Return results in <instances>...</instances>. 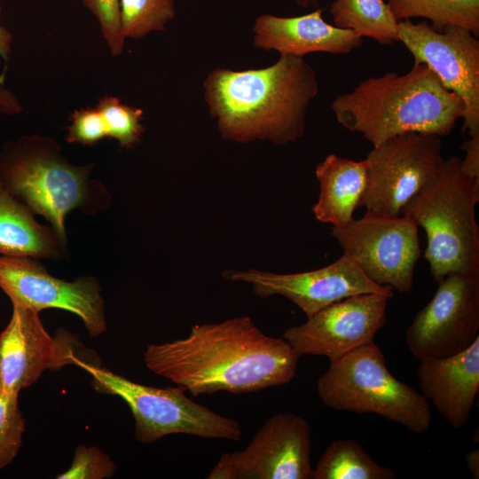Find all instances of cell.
I'll return each instance as SVG.
<instances>
[{"label":"cell","mask_w":479,"mask_h":479,"mask_svg":"<svg viewBox=\"0 0 479 479\" xmlns=\"http://www.w3.org/2000/svg\"><path fill=\"white\" fill-rule=\"evenodd\" d=\"M122 34L141 39L154 31H164L175 14V0H120Z\"/></svg>","instance_id":"24"},{"label":"cell","mask_w":479,"mask_h":479,"mask_svg":"<svg viewBox=\"0 0 479 479\" xmlns=\"http://www.w3.org/2000/svg\"><path fill=\"white\" fill-rule=\"evenodd\" d=\"M26 429L19 406V393L0 389V470L17 456Z\"/></svg>","instance_id":"26"},{"label":"cell","mask_w":479,"mask_h":479,"mask_svg":"<svg viewBox=\"0 0 479 479\" xmlns=\"http://www.w3.org/2000/svg\"><path fill=\"white\" fill-rule=\"evenodd\" d=\"M337 122L377 146L409 133L449 135L463 117L464 104L425 64L404 75L389 72L361 82L331 104Z\"/></svg>","instance_id":"3"},{"label":"cell","mask_w":479,"mask_h":479,"mask_svg":"<svg viewBox=\"0 0 479 479\" xmlns=\"http://www.w3.org/2000/svg\"><path fill=\"white\" fill-rule=\"evenodd\" d=\"M54 337L45 330L39 312L12 304V318L0 334V389L20 393L34 384L45 370H59L82 358L76 335L59 330ZM90 363V362H88Z\"/></svg>","instance_id":"15"},{"label":"cell","mask_w":479,"mask_h":479,"mask_svg":"<svg viewBox=\"0 0 479 479\" xmlns=\"http://www.w3.org/2000/svg\"><path fill=\"white\" fill-rule=\"evenodd\" d=\"M302 8L316 7L319 0H289Z\"/></svg>","instance_id":"34"},{"label":"cell","mask_w":479,"mask_h":479,"mask_svg":"<svg viewBox=\"0 0 479 479\" xmlns=\"http://www.w3.org/2000/svg\"><path fill=\"white\" fill-rule=\"evenodd\" d=\"M466 461L469 472L474 478H479V450L478 448L472 450L466 455Z\"/></svg>","instance_id":"33"},{"label":"cell","mask_w":479,"mask_h":479,"mask_svg":"<svg viewBox=\"0 0 479 479\" xmlns=\"http://www.w3.org/2000/svg\"><path fill=\"white\" fill-rule=\"evenodd\" d=\"M66 141L92 145L107 137L104 119L97 107L82 108L70 115Z\"/></svg>","instance_id":"29"},{"label":"cell","mask_w":479,"mask_h":479,"mask_svg":"<svg viewBox=\"0 0 479 479\" xmlns=\"http://www.w3.org/2000/svg\"><path fill=\"white\" fill-rule=\"evenodd\" d=\"M311 439L302 417H270L244 451L224 453L208 479H311Z\"/></svg>","instance_id":"12"},{"label":"cell","mask_w":479,"mask_h":479,"mask_svg":"<svg viewBox=\"0 0 479 479\" xmlns=\"http://www.w3.org/2000/svg\"><path fill=\"white\" fill-rule=\"evenodd\" d=\"M116 464L102 450L95 446L80 444L75 451L71 466L59 474L57 479H105L111 478Z\"/></svg>","instance_id":"27"},{"label":"cell","mask_w":479,"mask_h":479,"mask_svg":"<svg viewBox=\"0 0 479 479\" xmlns=\"http://www.w3.org/2000/svg\"><path fill=\"white\" fill-rule=\"evenodd\" d=\"M319 196L312 208L317 220L333 226L351 222L367 185V161L327 155L315 170Z\"/></svg>","instance_id":"19"},{"label":"cell","mask_w":479,"mask_h":479,"mask_svg":"<svg viewBox=\"0 0 479 479\" xmlns=\"http://www.w3.org/2000/svg\"><path fill=\"white\" fill-rule=\"evenodd\" d=\"M399 42L414 63L427 65L464 104L463 130L479 136V40L459 26L434 29L428 22L398 21Z\"/></svg>","instance_id":"11"},{"label":"cell","mask_w":479,"mask_h":479,"mask_svg":"<svg viewBox=\"0 0 479 479\" xmlns=\"http://www.w3.org/2000/svg\"><path fill=\"white\" fill-rule=\"evenodd\" d=\"M0 255L59 261L68 255L55 231L0 185Z\"/></svg>","instance_id":"20"},{"label":"cell","mask_w":479,"mask_h":479,"mask_svg":"<svg viewBox=\"0 0 479 479\" xmlns=\"http://www.w3.org/2000/svg\"><path fill=\"white\" fill-rule=\"evenodd\" d=\"M203 86L219 133L238 143L295 142L304 133L308 106L318 92L313 67L292 55H280L275 64L261 69L216 67Z\"/></svg>","instance_id":"2"},{"label":"cell","mask_w":479,"mask_h":479,"mask_svg":"<svg viewBox=\"0 0 479 479\" xmlns=\"http://www.w3.org/2000/svg\"><path fill=\"white\" fill-rule=\"evenodd\" d=\"M75 365L91 375L96 391L125 401L135 419V438L140 443H154L173 434L232 441L241 438L238 421L194 402L179 386H145L81 358Z\"/></svg>","instance_id":"7"},{"label":"cell","mask_w":479,"mask_h":479,"mask_svg":"<svg viewBox=\"0 0 479 479\" xmlns=\"http://www.w3.org/2000/svg\"><path fill=\"white\" fill-rule=\"evenodd\" d=\"M2 15V6L0 4V20ZM12 35L0 22V58L5 62L9 60L12 54Z\"/></svg>","instance_id":"32"},{"label":"cell","mask_w":479,"mask_h":479,"mask_svg":"<svg viewBox=\"0 0 479 479\" xmlns=\"http://www.w3.org/2000/svg\"><path fill=\"white\" fill-rule=\"evenodd\" d=\"M82 2L97 19L110 53L113 56L120 55L126 40L122 29L120 0H82Z\"/></svg>","instance_id":"28"},{"label":"cell","mask_w":479,"mask_h":479,"mask_svg":"<svg viewBox=\"0 0 479 479\" xmlns=\"http://www.w3.org/2000/svg\"><path fill=\"white\" fill-rule=\"evenodd\" d=\"M465 158L461 160L462 170L471 177L479 180V136L469 137L461 146Z\"/></svg>","instance_id":"30"},{"label":"cell","mask_w":479,"mask_h":479,"mask_svg":"<svg viewBox=\"0 0 479 479\" xmlns=\"http://www.w3.org/2000/svg\"><path fill=\"white\" fill-rule=\"evenodd\" d=\"M478 200L479 180L452 156L403 208L401 215L426 233L424 256L436 281L451 273L479 271Z\"/></svg>","instance_id":"5"},{"label":"cell","mask_w":479,"mask_h":479,"mask_svg":"<svg viewBox=\"0 0 479 479\" xmlns=\"http://www.w3.org/2000/svg\"><path fill=\"white\" fill-rule=\"evenodd\" d=\"M334 26L382 45L399 41L398 20L383 0H334L330 8Z\"/></svg>","instance_id":"21"},{"label":"cell","mask_w":479,"mask_h":479,"mask_svg":"<svg viewBox=\"0 0 479 479\" xmlns=\"http://www.w3.org/2000/svg\"><path fill=\"white\" fill-rule=\"evenodd\" d=\"M97 108L106 128L107 137L116 139L122 147L137 145L144 133L143 110L123 104L114 96H103Z\"/></svg>","instance_id":"25"},{"label":"cell","mask_w":479,"mask_h":479,"mask_svg":"<svg viewBox=\"0 0 479 479\" xmlns=\"http://www.w3.org/2000/svg\"><path fill=\"white\" fill-rule=\"evenodd\" d=\"M387 294H360L318 310L300 326L287 328L283 338L297 356H322L334 362L373 341L386 322Z\"/></svg>","instance_id":"14"},{"label":"cell","mask_w":479,"mask_h":479,"mask_svg":"<svg viewBox=\"0 0 479 479\" xmlns=\"http://www.w3.org/2000/svg\"><path fill=\"white\" fill-rule=\"evenodd\" d=\"M437 282L406 331L409 350L419 362L458 354L479 337V271L451 273Z\"/></svg>","instance_id":"10"},{"label":"cell","mask_w":479,"mask_h":479,"mask_svg":"<svg viewBox=\"0 0 479 479\" xmlns=\"http://www.w3.org/2000/svg\"><path fill=\"white\" fill-rule=\"evenodd\" d=\"M92 167L71 163L54 138L32 134L3 145L0 185L34 215L43 216L67 245L65 220L71 211L92 215L110 205L107 189L90 178Z\"/></svg>","instance_id":"4"},{"label":"cell","mask_w":479,"mask_h":479,"mask_svg":"<svg viewBox=\"0 0 479 479\" xmlns=\"http://www.w3.org/2000/svg\"><path fill=\"white\" fill-rule=\"evenodd\" d=\"M417 378L437 412L453 428H464L479 390V337L458 354L420 361Z\"/></svg>","instance_id":"18"},{"label":"cell","mask_w":479,"mask_h":479,"mask_svg":"<svg viewBox=\"0 0 479 479\" xmlns=\"http://www.w3.org/2000/svg\"><path fill=\"white\" fill-rule=\"evenodd\" d=\"M22 111V106L17 96L4 85V75L0 76V114L16 115Z\"/></svg>","instance_id":"31"},{"label":"cell","mask_w":479,"mask_h":479,"mask_svg":"<svg viewBox=\"0 0 479 479\" xmlns=\"http://www.w3.org/2000/svg\"><path fill=\"white\" fill-rule=\"evenodd\" d=\"M317 392L331 409L375 413L416 434L428 430L432 420L428 400L392 375L373 341L330 362Z\"/></svg>","instance_id":"6"},{"label":"cell","mask_w":479,"mask_h":479,"mask_svg":"<svg viewBox=\"0 0 479 479\" xmlns=\"http://www.w3.org/2000/svg\"><path fill=\"white\" fill-rule=\"evenodd\" d=\"M399 21L425 18L438 31L448 26H459L479 35V0H388Z\"/></svg>","instance_id":"23"},{"label":"cell","mask_w":479,"mask_h":479,"mask_svg":"<svg viewBox=\"0 0 479 479\" xmlns=\"http://www.w3.org/2000/svg\"><path fill=\"white\" fill-rule=\"evenodd\" d=\"M322 13L318 9L296 17L260 15L253 26V44L301 58L313 52L344 55L363 45V37L326 22Z\"/></svg>","instance_id":"17"},{"label":"cell","mask_w":479,"mask_h":479,"mask_svg":"<svg viewBox=\"0 0 479 479\" xmlns=\"http://www.w3.org/2000/svg\"><path fill=\"white\" fill-rule=\"evenodd\" d=\"M367 185L361 203L366 212L400 216L407 202L444 163L441 137L409 132L374 146L365 158Z\"/></svg>","instance_id":"8"},{"label":"cell","mask_w":479,"mask_h":479,"mask_svg":"<svg viewBox=\"0 0 479 479\" xmlns=\"http://www.w3.org/2000/svg\"><path fill=\"white\" fill-rule=\"evenodd\" d=\"M299 357L284 338L263 333L249 317L195 325L186 338L149 344L147 368L196 397L256 392L295 376Z\"/></svg>","instance_id":"1"},{"label":"cell","mask_w":479,"mask_h":479,"mask_svg":"<svg viewBox=\"0 0 479 479\" xmlns=\"http://www.w3.org/2000/svg\"><path fill=\"white\" fill-rule=\"evenodd\" d=\"M0 288L12 304L38 312L57 308L76 314L91 337L106 330L105 302L93 277L66 281L51 276L38 259L0 255Z\"/></svg>","instance_id":"13"},{"label":"cell","mask_w":479,"mask_h":479,"mask_svg":"<svg viewBox=\"0 0 479 479\" xmlns=\"http://www.w3.org/2000/svg\"><path fill=\"white\" fill-rule=\"evenodd\" d=\"M396 473L378 464L355 440L333 441L325 450L311 479H394Z\"/></svg>","instance_id":"22"},{"label":"cell","mask_w":479,"mask_h":479,"mask_svg":"<svg viewBox=\"0 0 479 479\" xmlns=\"http://www.w3.org/2000/svg\"><path fill=\"white\" fill-rule=\"evenodd\" d=\"M223 277L250 284L261 298L282 295L297 305L307 318L352 295L370 293L394 295L391 287L372 281L344 255L327 266L305 272L278 274L255 269L228 270Z\"/></svg>","instance_id":"16"},{"label":"cell","mask_w":479,"mask_h":479,"mask_svg":"<svg viewBox=\"0 0 479 479\" xmlns=\"http://www.w3.org/2000/svg\"><path fill=\"white\" fill-rule=\"evenodd\" d=\"M332 235L343 255L372 281L399 293L412 288L421 249L418 226L410 219L366 212L345 225L333 226Z\"/></svg>","instance_id":"9"}]
</instances>
